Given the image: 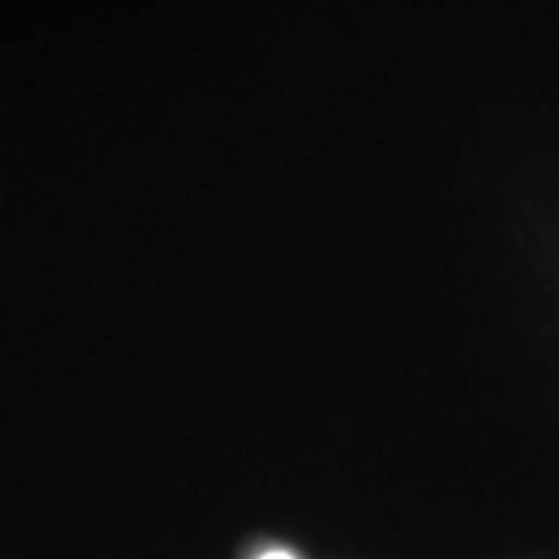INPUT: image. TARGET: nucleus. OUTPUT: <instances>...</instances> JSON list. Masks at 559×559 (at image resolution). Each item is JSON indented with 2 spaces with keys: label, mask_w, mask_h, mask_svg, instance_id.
Instances as JSON below:
<instances>
[{
  "label": "nucleus",
  "mask_w": 559,
  "mask_h": 559,
  "mask_svg": "<svg viewBox=\"0 0 559 559\" xmlns=\"http://www.w3.org/2000/svg\"><path fill=\"white\" fill-rule=\"evenodd\" d=\"M261 559H296L293 554H286V550H271V554H264Z\"/></svg>",
  "instance_id": "1"
}]
</instances>
